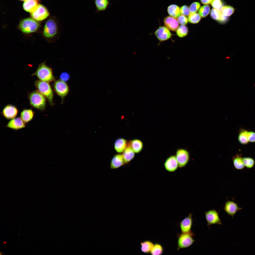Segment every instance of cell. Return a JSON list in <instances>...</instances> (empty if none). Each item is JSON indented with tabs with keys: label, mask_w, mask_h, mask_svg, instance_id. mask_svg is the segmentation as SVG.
<instances>
[{
	"label": "cell",
	"mask_w": 255,
	"mask_h": 255,
	"mask_svg": "<svg viewBox=\"0 0 255 255\" xmlns=\"http://www.w3.org/2000/svg\"><path fill=\"white\" fill-rule=\"evenodd\" d=\"M204 213L208 226L213 224L222 225L218 213L215 210L213 209Z\"/></svg>",
	"instance_id": "10"
},
{
	"label": "cell",
	"mask_w": 255,
	"mask_h": 255,
	"mask_svg": "<svg viewBox=\"0 0 255 255\" xmlns=\"http://www.w3.org/2000/svg\"><path fill=\"white\" fill-rule=\"evenodd\" d=\"M32 18L37 21H40L47 18L49 15V12L44 6L38 5L30 14Z\"/></svg>",
	"instance_id": "7"
},
{
	"label": "cell",
	"mask_w": 255,
	"mask_h": 255,
	"mask_svg": "<svg viewBox=\"0 0 255 255\" xmlns=\"http://www.w3.org/2000/svg\"><path fill=\"white\" fill-rule=\"evenodd\" d=\"M154 34L160 42H163L170 38L172 34L170 30L165 26H160L155 31Z\"/></svg>",
	"instance_id": "11"
},
{
	"label": "cell",
	"mask_w": 255,
	"mask_h": 255,
	"mask_svg": "<svg viewBox=\"0 0 255 255\" xmlns=\"http://www.w3.org/2000/svg\"><path fill=\"white\" fill-rule=\"evenodd\" d=\"M194 235L192 232L183 233L178 235L177 250L187 248L191 246L195 241L193 237Z\"/></svg>",
	"instance_id": "6"
},
{
	"label": "cell",
	"mask_w": 255,
	"mask_h": 255,
	"mask_svg": "<svg viewBox=\"0 0 255 255\" xmlns=\"http://www.w3.org/2000/svg\"><path fill=\"white\" fill-rule=\"evenodd\" d=\"M224 209L229 215L233 217L238 211L242 209L235 203L231 201H228L225 203Z\"/></svg>",
	"instance_id": "16"
},
{
	"label": "cell",
	"mask_w": 255,
	"mask_h": 255,
	"mask_svg": "<svg viewBox=\"0 0 255 255\" xmlns=\"http://www.w3.org/2000/svg\"><path fill=\"white\" fill-rule=\"evenodd\" d=\"M177 20L179 23L181 25H186L188 22V19L187 18L182 15H180L178 18Z\"/></svg>",
	"instance_id": "38"
},
{
	"label": "cell",
	"mask_w": 255,
	"mask_h": 255,
	"mask_svg": "<svg viewBox=\"0 0 255 255\" xmlns=\"http://www.w3.org/2000/svg\"><path fill=\"white\" fill-rule=\"evenodd\" d=\"M211 4L214 8L218 9L220 8L222 5L221 0H213Z\"/></svg>",
	"instance_id": "40"
},
{
	"label": "cell",
	"mask_w": 255,
	"mask_h": 255,
	"mask_svg": "<svg viewBox=\"0 0 255 255\" xmlns=\"http://www.w3.org/2000/svg\"><path fill=\"white\" fill-rule=\"evenodd\" d=\"M69 75L66 73H62L61 75V80L64 81L68 80L69 77Z\"/></svg>",
	"instance_id": "41"
},
{
	"label": "cell",
	"mask_w": 255,
	"mask_h": 255,
	"mask_svg": "<svg viewBox=\"0 0 255 255\" xmlns=\"http://www.w3.org/2000/svg\"><path fill=\"white\" fill-rule=\"evenodd\" d=\"M247 131L242 129L240 131L238 137V140L239 143L242 145H246L248 143L247 135Z\"/></svg>",
	"instance_id": "29"
},
{
	"label": "cell",
	"mask_w": 255,
	"mask_h": 255,
	"mask_svg": "<svg viewBox=\"0 0 255 255\" xmlns=\"http://www.w3.org/2000/svg\"><path fill=\"white\" fill-rule=\"evenodd\" d=\"M58 26L56 21L54 19L50 18L46 22L43 31V34L45 37L48 39L54 38L58 32Z\"/></svg>",
	"instance_id": "5"
},
{
	"label": "cell",
	"mask_w": 255,
	"mask_h": 255,
	"mask_svg": "<svg viewBox=\"0 0 255 255\" xmlns=\"http://www.w3.org/2000/svg\"><path fill=\"white\" fill-rule=\"evenodd\" d=\"M94 1L97 12L106 10L110 4L109 0H94Z\"/></svg>",
	"instance_id": "25"
},
{
	"label": "cell",
	"mask_w": 255,
	"mask_h": 255,
	"mask_svg": "<svg viewBox=\"0 0 255 255\" xmlns=\"http://www.w3.org/2000/svg\"><path fill=\"white\" fill-rule=\"evenodd\" d=\"M213 0H200L201 3L204 4H208L211 3Z\"/></svg>",
	"instance_id": "42"
},
{
	"label": "cell",
	"mask_w": 255,
	"mask_h": 255,
	"mask_svg": "<svg viewBox=\"0 0 255 255\" xmlns=\"http://www.w3.org/2000/svg\"><path fill=\"white\" fill-rule=\"evenodd\" d=\"M211 17L213 19L218 21H223L227 20L226 16L224 15L221 11L218 9L213 8L210 13Z\"/></svg>",
	"instance_id": "24"
},
{
	"label": "cell",
	"mask_w": 255,
	"mask_h": 255,
	"mask_svg": "<svg viewBox=\"0 0 255 255\" xmlns=\"http://www.w3.org/2000/svg\"><path fill=\"white\" fill-rule=\"evenodd\" d=\"M34 114V112L31 109H25L21 112L20 117L26 123H27L32 119Z\"/></svg>",
	"instance_id": "22"
},
{
	"label": "cell",
	"mask_w": 255,
	"mask_h": 255,
	"mask_svg": "<svg viewBox=\"0 0 255 255\" xmlns=\"http://www.w3.org/2000/svg\"><path fill=\"white\" fill-rule=\"evenodd\" d=\"M26 127V123L19 117L10 120L6 126V127L16 131L24 128Z\"/></svg>",
	"instance_id": "14"
},
{
	"label": "cell",
	"mask_w": 255,
	"mask_h": 255,
	"mask_svg": "<svg viewBox=\"0 0 255 255\" xmlns=\"http://www.w3.org/2000/svg\"><path fill=\"white\" fill-rule=\"evenodd\" d=\"M39 0H26L23 4L24 9L28 12H32L38 5Z\"/></svg>",
	"instance_id": "21"
},
{
	"label": "cell",
	"mask_w": 255,
	"mask_h": 255,
	"mask_svg": "<svg viewBox=\"0 0 255 255\" xmlns=\"http://www.w3.org/2000/svg\"><path fill=\"white\" fill-rule=\"evenodd\" d=\"M130 143L132 148L135 153H139L143 149V143L140 140L134 139L130 142Z\"/></svg>",
	"instance_id": "23"
},
{
	"label": "cell",
	"mask_w": 255,
	"mask_h": 255,
	"mask_svg": "<svg viewBox=\"0 0 255 255\" xmlns=\"http://www.w3.org/2000/svg\"><path fill=\"white\" fill-rule=\"evenodd\" d=\"M125 164L122 154H118L115 155L111 161L110 167L112 169L120 167Z\"/></svg>",
	"instance_id": "18"
},
{
	"label": "cell",
	"mask_w": 255,
	"mask_h": 255,
	"mask_svg": "<svg viewBox=\"0 0 255 255\" xmlns=\"http://www.w3.org/2000/svg\"><path fill=\"white\" fill-rule=\"evenodd\" d=\"M210 11L209 6L207 5H205L200 8L199 10V13L201 17H204L209 14Z\"/></svg>",
	"instance_id": "35"
},
{
	"label": "cell",
	"mask_w": 255,
	"mask_h": 255,
	"mask_svg": "<svg viewBox=\"0 0 255 255\" xmlns=\"http://www.w3.org/2000/svg\"><path fill=\"white\" fill-rule=\"evenodd\" d=\"M18 111L17 108L15 106L12 105H8L3 108L1 114L6 119L11 120L16 117Z\"/></svg>",
	"instance_id": "13"
},
{
	"label": "cell",
	"mask_w": 255,
	"mask_h": 255,
	"mask_svg": "<svg viewBox=\"0 0 255 255\" xmlns=\"http://www.w3.org/2000/svg\"><path fill=\"white\" fill-rule=\"evenodd\" d=\"M53 87L55 92L62 99H63L69 92V88L67 84L61 79L55 81Z\"/></svg>",
	"instance_id": "8"
},
{
	"label": "cell",
	"mask_w": 255,
	"mask_h": 255,
	"mask_svg": "<svg viewBox=\"0 0 255 255\" xmlns=\"http://www.w3.org/2000/svg\"><path fill=\"white\" fill-rule=\"evenodd\" d=\"M192 213H190L187 217L182 220L180 223V227L181 233H187L191 232L192 225Z\"/></svg>",
	"instance_id": "12"
},
{
	"label": "cell",
	"mask_w": 255,
	"mask_h": 255,
	"mask_svg": "<svg viewBox=\"0 0 255 255\" xmlns=\"http://www.w3.org/2000/svg\"><path fill=\"white\" fill-rule=\"evenodd\" d=\"M128 144L127 140L125 139L122 138H118L115 142L114 148L118 153L123 152L126 148Z\"/></svg>",
	"instance_id": "20"
},
{
	"label": "cell",
	"mask_w": 255,
	"mask_h": 255,
	"mask_svg": "<svg viewBox=\"0 0 255 255\" xmlns=\"http://www.w3.org/2000/svg\"><path fill=\"white\" fill-rule=\"evenodd\" d=\"M233 165L235 168L238 170H241L245 167L242 157L240 154H237L233 158Z\"/></svg>",
	"instance_id": "26"
},
{
	"label": "cell",
	"mask_w": 255,
	"mask_h": 255,
	"mask_svg": "<svg viewBox=\"0 0 255 255\" xmlns=\"http://www.w3.org/2000/svg\"><path fill=\"white\" fill-rule=\"evenodd\" d=\"M164 22L166 27L172 31H176L179 27V23L177 20L170 16L165 17Z\"/></svg>",
	"instance_id": "17"
},
{
	"label": "cell",
	"mask_w": 255,
	"mask_h": 255,
	"mask_svg": "<svg viewBox=\"0 0 255 255\" xmlns=\"http://www.w3.org/2000/svg\"><path fill=\"white\" fill-rule=\"evenodd\" d=\"M35 85L38 91L47 98L51 105H53V93L48 82L37 80L35 82Z\"/></svg>",
	"instance_id": "4"
},
{
	"label": "cell",
	"mask_w": 255,
	"mask_h": 255,
	"mask_svg": "<svg viewBox=\"0 0 255 255\" xmlns=\"http://www.w3.org/2000/svg\"><path fill=\"white\" fill-rule=\"evenodd\" d=\"M167 11L170 16L175 18H178L181 15L180 8L175 4H171L169 6Z\"/></svg>",
	"instance_id": "27"
},
{
	"label": "cell",
	"mask_w": 255,
	"mask_h": 255,
	"mask_svg": "<svg viewBox=\"0 0 255 255\" xmlns=\"http://www.w3.org/2000/svg\"><path fill=\"white\" fill-rule=\"evenodd\" d=\"M201 18V16L199 14L195 12L190 13L188 17V20L190 23L195 24L198 23Z\"/></svg>",
	"instance_id": "34"
},
{
	"label": "cell",
	"mask_w": 255,
	"mask_h": 255,
	"mask_svg": "<svg viewBox=\"0 0 255 255\" xmlns=\"http://www.w3.org/2000/svg\"><path fill=\"white\" fill-rule=\"evenodd\" d=\"M200 6L199 3L197 2L193 3L190 6L189 10L191 13L196 12L200 8Z\"/></svg>",
	"instance_id": "36"
},
{
	"label": "cell",
	"mask_w": 255,
	"mask_h": 255,
	"mask_svg": "<svg viewBox=\"0 0 255 255\" xmlns=\"http://www.w3.org/2000/svg\"><path fill=\"white\" fill-rule=\"evenodd\" d=\"M235 9L230 6H223L221 9V12L223 15L225 16H229L231 15L234 12Z\"/></svg>",
	"instance_id": "33"
},
{
	"label": "cell",
	"mask_w": 255,
	"mask_h": 255,
	"mask_svg": "<svg viewBox=\"0 0 255 255\" xmlns=\"http://www.w3.org/2000/svg\"><path fill=\"white\" fill-rule=\"evenodd\" d=\"M176 31V34L180 38H183L187 35L188 30L185 25H181L178 27Z\"/></svg>",
	"instance_id": "31"
},
{
	"label": "cell",
	"mask_w": 255,
	"mask_h": 255,
	"mask_svg": "<svg viewBox=\"0 0 255 255\" xmlns=\"http://www.w3.org/2000/svg\"><path fill=\"white\" fill-rule=\"evenodd\" d=\"M247 135L249 142H255V132L252 131H247Z\"/></svg>",
	"instance_id": "39"
},
{
	"label": "cell",
	"mask_w": 255,
	"mask_h": 255,
	"mask_svg": "<svg viewBox=\"0 0 255 255\" xmlns=\"http://www.w3.org/2000/svg\"><path fill=\"white\" fill-rule=\"evenodd\" d=\"M181 13L185 16H189L190 14V12L189 8L186 5L182 6L180 8Z\"/></svg>",
	"instance_id": "37"
},
{
	"label": "cell",
	"mask_w": 255,
	"mask_h": 255,
	"mask_svg": "<svg viewBox=\"0 0 255 255\" xmlns=\"http://www.w3.org/2000/svg\"><path fill=\"white\" fill-rule=\"evenodd\" d=\"M21 0V1H25L26 0Z\"/></svg>",
	"instance_id": "43"
},
{
	"label": "cell",
	"mask_w": 255,
	"mask_h": 255,
	"mask_svg": "<svg viewBox=\"0 0 255 255\" xmlns=\"http://www.w3.org/2000/svg\"><path fill=\"white\" fill-rule=\"evenodd\" d=\"M242 160L245 166L247 168L251 169L255 165V160L251 157H243Z\"/></svg>",
	"instance_id": "32"
},
{
	"label": "cell",
	"mask_w": 255,
	"mask_h": 255,
	"mask_svg": "<svg viewBox=\"0 0 255 255\" xmlns=\"http://www.w3.org/2000/svg\"><path fill=\"white\" fill-rule=\"evenodd\" d=\"M40 27L39 23L33 18H28L22 20L20 22L19 28L23 33L29 34L37 31Z\"/></svg>",
	"instance_id": "2"
},
{
	"label": "cell",
	"mask_w": 255,
	"mask_h": 255,
	"mask_svg": "<svg viewBox=\"0 0 255 255\" xmlns=\"http://www.w3.org/2000/svg\"><path fill=\"white\" fill-rule=\"evenodd\" d=\"M125 163L130 162L134 158L135 152L132 148L130 142L128 143L127 146L122 154Z\"/></svg>",
	"instance_id": "19"
},
{
	"label": "cell",
	"mask_w": 255,
	"mask_h": 255,
	"mask_svg": "<svg viewBox=\"0 0 255 255\" xmlns=\"http://www.w3.org/2000/svg\"><path fill=\"white\" fill-rule=\"evenodd\" d=\"M175 156L178 164L179 167L180 168L185 166L189 161V153L185 149L181 148L177 149L176 152Z\"/></svg>",
	"instance_id": "9"
},
{
	"label": "cell",
	"mask_w": 255,
	"mask_h": 255,
	"mask_svg": "<svg viewBox=\"0 0 255 255\" xmlns=\"http://www.w3.org/2000/svg\"><path fill=\"white\" fill-rule=\"evenodd\" d=\"M32 75L36 76L40 81L48 82L55 79L51 68L46 65L45 62L39 65L35 72Z\"/></svg>",
	"instance_id": "1"
},
{
	"label": "cell",
	"mask_w": 255,
	"mask_h": 255,
	"mask_svg": "<svg viewBox=\"0 0 255 255\" xmlns=\"http://www.w3.org/2000/svg\"><path fill=\"white\" fill-rule=\"evenodd\" d=\"M153 244L152 242L149 240H146L140 243V250L144 253H150Z\"/></svg>",
	"instance_id": "28"
},
{
	"label": "cell",
	"mask_w": 255,
	"mask_h": 255,
	"mask_svg": "<svg viewBox=\"0 0 255 255\" xmlns=\"http://www.w3.org/2000/svg\"><path fill=\"white\" fill-rule=\"evenodd\" d=\"M29 99L30 105L33 107L41 110L45 109L46 98L38 91H35L29 95Z\"/></svg>",
	"instance_id": "3"
},
{
	"label": "cell",
	"mask_w": 255,
	"mask_h": 255,
	"mask_svg": "<svg viewBox=\"0 0 255 255\" xmlns=\"http://www.w3.org/2000/svg\"><path fill=\"white\" fill-rule=\"evenodd\" d=\"M164 166L166 169L169 172L176 170L179 166L175 156L171 155L168 157L164 162Z\"/></svg>",
	"instance_id": "15"
},
{
	"label": "cell",
	"mask_w": 255,
	"mask_h": 255,
	"mask_svg": "<svg viewBox=\"0 0 255 255\" xmlns=\"http://www.w3.org/2000/svg\"><path fill=\"white\" fill-rule=\"evenodd\" d=\"M164 252V248L162 245L159 243H155L153 246L150 254L152 255H162Z\"/></svg>",
	"instance_id": "30"
}]
</instances>
